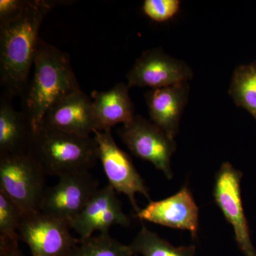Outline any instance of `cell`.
Segmentation results:
<instances>
[{
	"label": "cell",
	"instance_id": "1",
	"mask_svg": "<svg viewBox=\"0 0 256 256\" xmlns=\"http://www.w3.org/2000/svg\"><path fill=\"white\" fill-rule=\"evenodd\" d=\"M67 1L28 0L22 14L0 24V84L3 92L22 96L34 66L40 28L50 10Z\"/></svg>",
	"mask_w": 256,
	"mask_h": 256
},
{
	"label": "cell",
	"instance_id": "9",
	"mask_svg": "<svg viewBox=\"0 0 256 256\" xmlns=\"http://www.w3.org/2000/svg\"><path fill=\"white\" fill-rule=\"evenodd\" d=\"M242 172L226 162L216 175L214 197L229 224L233 226L237 244L246 256H256L248 224L242 206Z\"/></svg>",
	"mask_w": 256,
	"mask_h": 256
},
{
	"label": "cell",
	"instance_id": "20",
	"mask_svg": "<svg viewBox=\"0 0 256 256\" xmlns=\"http://www.w3.org/2000/svg\"><path fill=\"white\" fill-rule=\"evenodd\" d=\"M24 216L20 207L0 191V240H20L18 232Z\"/></svg>",
	"mask_w": 256,
	"mask_h": 256
},
{
	"label": "cell",
	"instance_id": "10",
	"mask_svg": "<svg viewBox=\"0 0 256 256\" xmlns=\"http://www.w3.org/2000/svg\"><path fill=\"white\" fill-rule=\"evenodd\" d=\"M193 72L182 60L166 54L161 48L146 50L127 74L128 87L160 88L188 82Z\"/></svg>",
	"mask_w": 256,
	"mask_h": 256
},
{
	"label": "cell",
	"instance_id": "6",
	"mask_svg": "<svg viewBox=\"0 0 256 256\" xmlns=\"http://www.w3.org/2000/svg\"><path fill=\"white\" fill-rule=\"evenodd\" d=\"M70 229L66 222L38 212L24 216L18 234L32 256H72L80 239Z\"/></svg>",
	"mask_w": 256,
	"mask_h": 256
},
{
	"label": "cell",
	"instance_id": "23",
	"mask_svg": "<svg viewBox=\"0 0 256 256\" xmlns=\"http://www.w3.org/2000/svg\"><path fill=\"white\" fill-rule=\"evenodd\" d=\"M0 256H22L18 240H0Z\"/></svg>",
	"mask_w": 256,
	"mask_h": 256
},
{
	"label": "cell",
	"instance_id": "7",
	"mask_svg": "<svg viewBox=\"0 0 256 256\" xmlns=\"http://www.w3.org/2000/svg\"><path fill=\"white\" fill-rule=\"evenodd\" d=\"M98 148V160L102 165L109 185L114 191L128 197L136 214L140 210L136 196L141 194L150 201L149 190L138 172L132 160L116 144L111 130L94 133Z\"/></svg>",
	"mask_w": 256,
	"mask_h": 256
},
{
	"label": "cell",
	"instance_id": "21",
	"mask_svg": "<svg viewBox=\"0 0 256 256\" xmlns=\"http://www.w3.org/2000/svg\"><path fill=\"white\" fill-rule=\"evenodd\" d=\"M181 2L178 0H146L142 12L146 16L156 22L170 21L178 14Z\"/></svg>",
	"mask_w": 256,
	"mask_h": 256
},
{
	"label": "cell",
	"instance_id": "14",
	"mask_svg": "<svg viewBox=\"0 0 256 256\" xmlns=\"http://www.w3.org/2000/svg\"><path fill=\"white\" fill-rule=\"evenodd\" d=\"M188 82L150 89L144 94L150 117L153 124L174 139L180 129V120L188 102Z\"/></svg>",
	"mask_w": 256,
	"mask_h": 256
},
{
	"label": "cell",
	"instance_id": "3",
	"mask_svg": "<svg viewBox=\"0 0 256 256\" xmlns=\"http://www.w3.org/2000/svg\"><path fill=\"white\" fill-rule=\"evenodd\" d=\"M30 152L46 175L60 176L89 171L98 160V148L92 136H76L40 124Z\"/></svg>",
	"mask_w": 256,
	"mask_h": 256
},
{
	"label": "cell",
	"instance_id": "4",
	"mask_svg": "<svg viewBox=\"0 0 256 256\" xmlns=\"http://www.w3.org/2000/svg\"><path fill=\"white\" fill-rule=\"evenodd\" d=\"M46 175L30 152L0 156V191L24 215L41 212L47 188Z\"/></svg>",
	"mask_w": 256,
	"mask_h": 256
},
{
	"label": "cell",
	"instance_id": "13",
	"mask_svg": "<svg viewBox=\"0 0 256 256\" xmlns=\"http://www.w3.org/2000/svg\"><path fill=\"white\" fill-rule=\"evenodd\" d=\"M140 220L186 230L196 238L198 232V208L188 186L164 200L150 201L136 214Z\"/></svg>",
	"mask_w": 256,
	"mask_h": 256
},
{
	"label": "cell",
	"instance_id": "15",
	"mask_svg": "<svg viewBox=\"0 0 256 256\" xmlns=\"http://www.w3.org/2000/svg\"><path fill=\"white\" fill-rule=\"evenodd\" d=\"M12 98L4 92L0 98V156L28 152L34 134L31 121L14 108Z\"/></svg>",
	"mask_w": 256,
	"mask_h": 256
},
{
	"label": "cell",
	"instance_id": "5",
	"mask_svg": "<svg viewBox=\"0 0 256 256\" xmlns=\"http://www.w3.org/2000/svg\"><path fill=\"white\" fill-rule=\"evenodd\" d=\"M118 134L134 156L150 162L168 180L172 178L171 159L176 151L174 139L140 116L124 124Z\"/></svg>",
	"mask_w": 256,
	"mask_h": 256
},
{
	"label": "cell",
	"instance_id": "18",
	"mask_svg": "<svg viewBox=\"0 0 256 256\" xmlns=\"http://www.w3.org/2000/svg\"><path fill=\"white\" fill-rule=\"evenodd\" d=\"M134 254L141 256H196L194 246L175 247L142 225L131 242Z\"/></svg>",
	"mask_w": 256,
	"mask_h": 256
},
{
	"label": "cell",
	"instance_id": "11",
	"mask_svg": "<svg viewBox=\"0 0 256 256\" xmlns=\"http://www.w3.org/2000/svg\"><path fill=\"white\" fill-rule=\"evenodd\" d=\"M130 220L122 210L116 192L110 185L98 188L82 213L76 217L69 226L85 240L96 232L109 233L114 226H128Z\"/></svg>",
	"mask_w": 256,
	"mask_h": 256
},
{
	"label": "cell",
	"instance_id": "19",
	"mask_svg": "<svg viewBox=\"0 0 256 256\" xmlns=\"http://www.w3.org/2000/svg\"><path fill=\"white\" fill-rule=\"evenodd\" d=\"M130 245H126L110 236L101 233L80 240L72 256H134Z\"/></svg>",
	"mask_w": 256,
	"mask_h": 256
},
{
	"label": "cell",
	"instance_id": "16",
	"mask_svg": "<svg viewBox=\"0 0 256 256\" xmlns=\"http://www.w3.org/2000/svg\"><path fill=\"white\" fill-rule=\"evenodd\" d=\"M128 85L120 82L106 92H92V100L98 131L111 130L116 124H127L134 118V106Z\"/></svg>",
	"mask_w": 256,
	"mask_h": 256
},
{
	"label": "cell",
	"instance_id": "2",
	"mask_svg": "<svg viewBox=\"0 0 256 256\" xmlns=\"http://www.w3.org/2000/svg\"><path fill=\"white\" fill-rule=\"evenodd\" d=\"M34 74L22 95V111L35 130L56 102L80 90L68 54L40 38Z\"/></svg>",
	"mask_w": 256,
	"mask_h": 256
},
{
	"label": "cell",
	"instance_id": "12",
	"mask_svg": "<svg viewBox=\"0 0 256 256\" xmlns=\"http://www.w3.org/2000/svg\"><path fill=\"white\" fill-rule=\"evenodd\" d=\"M41 124L84 137L99 130L92 98L82 89L56 102L45 114Z\"/></svg>",
	"mask_w": 256,
	"mask_h": 256
},
{
	"label": "cell",
	"instance_id": "22",
	"mask_svg": "<svg viewBox=\"0 0 256 256\" xmlns=\"http://www.w3.org/2000/svg\"><path fill=\"white\" fill-rule=\"evenodd\" d=\"M28 0H0V24L10 22L22 14Z\"/></svg>",
	"mask_w": 256,
	"mask_h": 256
},
{
	"label": "cell",
	"instance_id": "17",
	"mask_svg": "<svg viewBox=\"0 0 256 256\" xmlns=\"http://www.w3.org/2000/svg\"><path fill=\"white\" fill-rule=\"evenodd\" d=\"M229 95L256 121V60L237 66L232 75Z\"/></svg>",
	"mask_w": 256,
	"mask_h": 256
},
{
	"label": "cell",
	"instance_id": "8",
	"mask_svg": "<svg viewBox=\"0 0 256 256\" xmlns=\"http://www.w3.org/2000/svg\"><path fill=\"white\" fill-rule=\"evenodd\" d=\"M98 185L89 171L64 175L54 186L46 188L41 212L69 225L92 200Z\"/></svg>",
	"mask_w": 256,
	"mask_h": 256
},
{
	"label": "cell",
	"instance_id": "24",
	"mask_svg": "<svg viewBox=\"0 0 256 256\" xmlns=\"http://www.w3.org/2000/svg\"><path fill=\"white\" fill-rule=\"evenodd\" d=\"M137 256V255H136V256Z\"/></svg>",
	"mask_w": 256,
	"mask_h": 256
}]
</instances>
